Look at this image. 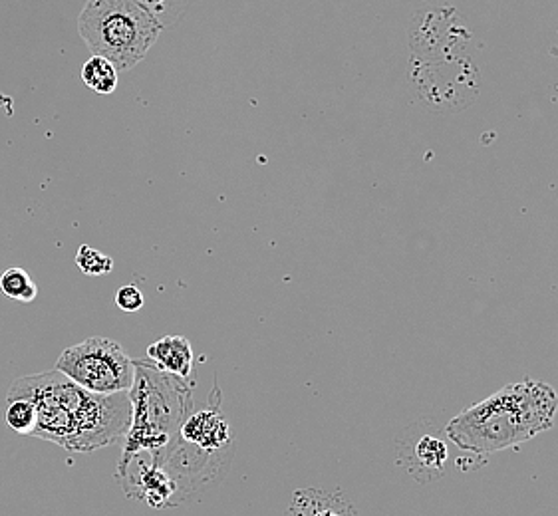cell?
I'll list each match as a JSON object with an SVG mask.
<instances>
[{
    "mask_svg": "<svg viewBox=\"0 0 558 516\" xmlns=\"http://www.w3.org/2000/svg\"><path fill=\"white\" fill-rule=\"evenodd\" d=\"M8 397H24L36 409L32 437L70 453H94L122 441L132 421L128 393L100 395L68 380L56 368L16 380Z\"/></svg>",
    "mask_w": 558,
    "mask_h": 516,
    "instance_id": "cell-1",
    "label": "cell"
},
{
    "mask_svg": "<svg viewBox=\"0 0 558 516\" xmlns=\"http://www.w3.org/2000/svg\"><path fill=\"white\" fill-rule=\"evenodd\" d=\"M557 411L555 387L525 380L501 387L455 415L447 423L445 435L465 453L493 455L549 431Z\"/></svg>",
    "mask_w": 558,
    "mask_h": 516,
    "instance_id": "cell-2",
    "label": "cell"
},
{
    "mask_svg": "<svg viewBox=\"0 0 558 516\" xmlns=\"http://www.w3.org/2000/svg\"><path fill=\"white\" fill-rule=\"evenodd\" d=\"M132 421L120 461L153 455L167 447L181 423L193 411L191 386L185 380L159 372L149 362H136V382L130 389Z\"/></svg>",
    "mask_w": 558,
    "mask_h": 516,
    "instance_id": "cell-3",
    "label": "cell"
},
{
    "mask_svg": "<svg viewBox=\"0 0 558 516\" xmlns=\"http://www.w3.org/2000/svg\"><path fill=\"white\" fill-rule=\"evenodd\" d=\"M163 24L140 0H88L78 16V32L94 56L110 60L118 72L132 70L155 46Z\"/></svg>",
    "mask_w": 558,
    "mask_h": 516,
    "instance_id": "cell-4",
    "label": "cell"
},
{
    "mask_svg": "<svg viewBox=\"0 0 558 516\" xmlns=\"http://www.w3.org/2000/svg\"><path fill=\"white\" fill-rule=\"evenodd\" d=\"M56 370L92 393H130L136 382V362L114 340L94 336L66 348Z\"/></svg>",
    "mask_w": 558,
    "mask_h": 516,
    "instance_id": "cell-5",
    "label": "cell"
},
{
    "mask_svg": "<svg viewBox=\"0 0 558 516\" xmlns=\"http://www.w3.org/2000/svg\"><path fill=\"white\" fill-rule=\"evenodd\" d=\"M217 395L219 391L215 387L211 395V403H207L201 409H193L187 415V419L181 423L177 433L181 441L207 453H223L229 451L233 445L231 425L219 407V399L215 403Z\"/></svg>",
    "mask_w": 558,
    "mask_h": 516,
    "instance_id": "cell-6",
    "label": "cell"
},
{
    "mask_svg": "<svg viewBox=\"0 0 558 516\" xmlns=\"http://www.w3.org/2000/svg\"><path fill=\"white\" fill-rule=\"evenodd\" d=\"M447 457L449 451L445 437L425 433L410 445V451L400 455V465H404L419 483H431L445 473Z\"/></svg>",
    "mask_w": 558,
    "mask_h": 516,
    "instance_id": "cell-7",
    "label": "cell"
},
{
    "mask_svg": "<svg viewBox=\"0 0 558 516\" xmlns=\"http://www.w3.org/2000/svg\"><path fill=\"white\" fill-rule=\"evenodd\" d=\"M147 362L159 372L175 376L179 380H189L193 374V350L183 336H165L151 346H147Z\"/></svg>",
    "mask_w": 558,
    "mask_h": 516,
    "instance_id": "cell-8",
    "label": "cell"
},
{
    "mask_svg": "<svg viewBox=\"0 0 558 516\" xmlns=\"http://www.w3.org/2000/svg\"><path fill=\"white\" fill-rule=\"evenodd\" d=\"M286 516H360L340 491L300 489L292 495Z\"/></svg>",
    "mask_w": 558,
    "mask_h": 516,
    "instance_id": "cell-9",
    "label": "cell"
},
{
    "mask_svg": "<svg viewBox=\"0 0 558 516\" xmlns=\"http://www.w3.org/2000/svg\"><path fill=\"white\" fill-rule=\"evenodd\" d=\"M118 68L102 58V56H92L84 66H82V80L84 84L102 96L114 94L118 88Z\"/></svg>",
    "mask_w": 558,
    "mask_h": 516,
    "instance_id": "cell-10",
    "label": "cell"
},
{
    "mask_svg": "<svg viewBox=\"0 0 558 516\" xmlns=\"http://www.w3.org/2000/svg\"><path fill=\"white\" fill-rule=\"evenodd\" d=\"M0 290L6 298L18 300V302H32L38 296V284L20 266H12L2 272Z\"/></svg>",
    "mask_w": 558,
    "mask_h": 516,
    "instance_id": "cell-11",
    "label": "cell"
},
{
    "mask_svg": "<svg viewBox=\"0 0 558 516\" xmlns=\"http://www.w3.org/2000/svg\"><path fill=\"white\" fill-rule=\"evenodd\" d=\"M4 421L14 433L32 437L34 429H36V409L24 397H8Z\"/></svg>",
    "mask_w": 558,
    "mask_h": 516,
    "instance_id": "cell-12",
    "label": "cell"
},
{
    "mask_svg": "<svg viewBox=\"0 0 558 516\" xmlns=\"http://www.w3.org/2000/svg\"><path fill=\"white\" fill-rule=\"evenodd\" d=\"M76 264L78 268L88 276H104L114 270V258L100 253L94 247L82 245L76 253Z\"/></svg>",
    "mask_w": 558,
    "mask_h": 516,
    "instance_id": "cell-13",
    "label": "cell"
},
{
    "mask_svg": "<svg viewBox=\"0 0 558 516\" xmlns=\"http://www.w3.org/2000/svg\"><path fill=\"white\" fill-rule=\"evenodd\" d=\"M141 4L165 26L175 22L189 6L191 0H140Z\"/></svg>",
    "mask_w": 558,
    "mask_h": 516,
    "instance_id": "cell-14",
    "label": "cell"
},
{
    "mask_svg": "<svg viewBox=\"0 0 558 516\" xmlns=\"http://www.w3.org/2000/svg\"><path fill=\"white\" fill-rule=\"evenodd\" d=\"M116 304L120 310L124 312H140L145 304V298L141 294L140 288L134 286V284H128V286H122L116 294Z\"/></svg>",
    "mask_w": 558,
    "mask_h": 516,
    "instance_id": "cell-15",
    "label": "cell"
}]
</instances>
